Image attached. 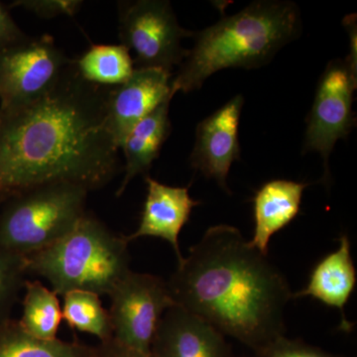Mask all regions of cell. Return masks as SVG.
Instances as JSON below:
<instances>
[{
	"label": "cell",
	"instance_id": "6da1fadb",
	"mask_svg": "<svg viewBox=\"0 0 357 357\" xmlns=\"http://www.w3.org/2000/svg\"><path fill=\"white\" fill-rule=\"evenodd\" d=\"M109 89L84 79L72 60L42 98L0 107V204L49 183L89 192L109 184L119 170L105 114Z\"/></svg>",
	"mask_w": 357,
	"mask_h": 357
},
{
	"label": "cell",
	"instance_id": "7a4b0ae2",
	"mask_svg": "<svg viewBox=\"0 0 357 357\" xmlns=\"http://www.w3.org/2000/svg\"><path fill=\"white\" fill-rule=\"evenodd\" d=\"M175 305L260 356L285 335L287 279L236 227L204 232L167 282Z\"/></svg>",
	"mask_w": 357,
	"mask_h": 357
},
{
	"label": "cell",
	"instance_id": "3957f363",
	"mask_svg": "<svg viewBox=\"0 0 357 357\" xmlns=\"http://www.w3.org/2000/svg\"><path fill=\"white\" fill-rule=\"evenodd\" d=\"M301 29L299 7L293 2L263 0L249 4L197 33L194 47L172 77V96L198 91L218 70L266 65L282 47L299 37Z\"/></svg>",
	"mask_w": 357,
	"mask_h": 357
},
{
	"label": "cell",
	"instance_id": "277c9868",
	"mask_svg": "<svg viewBox=\"0 0 357 357\" xmlns=\"http://www.w3.org/2000/svg\"><path fill=\"white\" fill-rule=\"evenodd\" d=\"M128 245L126 236L86 213L64 237L25 256L27 274L48 281L58 296L73 291L109 295L130 271Z\"/></svg>",
	"mask_w": 357,
	"mask_h": 357
},
{
	"label": "cell",
	"instance_id": "5b68a950",
	"mask_svg": "<svg viewBox=\"0 0 357 357\" xmlns=\"http://www.w3.org/2000/svg\"><path fill=\"white\" fill-rule=\"evenodd\" d=\"M89 192L79 185L56 182L7 199L0 204V246L25 257L55 243L86 215Z\"/></svg>",
	"mask_w": 357,
	"mask_h": 357
},
{
	"label": "cell",
	"instance_id": "8992f818",
	"mask_svg": "<svg viewBox=\"0 0 357 357\" xmlns=\"http://www.w3.org/2000/svg\"><path fill=\"white\" fill-rule=\"evenodd\" d=\"M119 22L121 44L135 54V69L172 73L187 56L183 40L194 34L178 24L170 2L165 0L119 2Z\"/></svg>",
	"mask_w": 357,
	"mask_h": 357
},
{
	"label": "cell",
	"instance_id": "52a82bcc",
	"mask_svg": "<svg viewBox=\"0 0 357 357\" xmlns=\"http://www.w3.org/2000/svg\"><path fill=\"white\" fill-rule=\"evenodd\" d=\"M109 296L114 340L134 351L151 354L160 321L175 305L167 282L155 275L130 270Z\"/></svg>",
	"mask_w": 357,
	"mask_h": 357
},
{
	"label": "cell",
	"instance_id": "ba28073f",
	"mask_svg": "<svg viewBox=\"0 0 357 357\" xmlns=\"http://www.w3.org/2000/svg\"><path fill=\"white\" fill-rule=\"evenodd\" d=\"M72 62L50 35L26 37L0 52V107L38 100L57 84Z\"/></svg>",
	"mask_w": 357,
	"mask_h": 357
},
{
	"label": "cell",
	"instance_id": "9c48e42d",
	"mask_svg": "<svg viewBox=\"0 0 357 357\" xmlns=\"http://www.w3.org/2000/svg\"><path fill=\"white\" fill-rule=\"evenodd\" d=\"M356 83L345 62L335 60L326 67L318 84L307 119L303 153L319 152L324 160V180L330 178L328 158L335 143L347 137L356 122L352 93Z\"/></svg>",
	"mask_w": 357,
	"mask_h": 357
},
{
	"label": "cell",
	"instance_id": "30bf717a",
	"mask_svg": "<svg viewBox=\"0 0 357 357\" xmlns=\"http://www.w3.org/2000/svg\"><path fill=\"white\" fill-rule=\"evenodd\" d=\"M243 103V96L237 95L199 122L190 158L195 170L213 178L227 192H230L227 185L230 167L241 158L238 126Z\"/></svg>",
	"mask_w": 357,
	"mask_h": 357
},
{
	"label": "cell",
	"instance_id": "8fae6325",
	"mask_svg": "<svg viewBox=\"0 0 357 357\" xmlns=\"http://www.w3.org/2000/svg\"><path fill=\"white\" fill-rule=\"evenodd\" d=\"M172 73L161 69H135L126 83L110 88L105 105L107 123L121 149L130 129L168 98Z\"/></svg>",
	"mask_w": 357,
	"mask_h": 357
},
{
	"label": "cell",
	"instance_id": "7c38bea8",
	"mask_svg": "<svg viewBox=\"0 0 357 357\" xmlns=\"http://www.w3.org/2000/svg\"><path fill=\"white\" fill-rule=\"evenodd\" d=\"M154 357H230L225 335L183 307H169L155 333Z\"/></svg>",
	"mask_w": 357,
	"mask_h": 357
},
{
	"label": "cell",
	"instance_id": "4fadbf2b",
	"mask_svg": "<svg viewBox=\"0 0 357 357\" xmlns=\"http://www.w3.org/2000/svg\"><path fill=\"white\" fill-rule=\"evenodd\" d=\"M146 199L143 206L139 227L132 234L126 236L129 243L140 237H157L171 244L178 263L184 259L178 246L181 230L189 222L192 208L199 206L189 194V187H173L162 184L145 176Z\"/></svg>",
	"mask_w": 357,
	"mask_h": 357
},
{
	"label": "cell",
	"instance_id": "5bb4252c",
	"mask_svg": "<svg viewBox=\"0 0 357 357\" xmlns=\"http://www.w3.org/2000/svg\"><path fill=\"white\" fill-rule=\"evenodd\" d=\"M337 250L324 257L312 270L306 287L292 294V299L312 297L340 312V328L351 332L354 325L347 321L344 307L356 285V270L351 252V241L344 234Z\"/></svg>",
	"mask_w": 357,
	"mask_h": 357
},
{
	"label": "cell",
	"instance_id": "9a60e30c",
	"mask_svg": "<svg viewBox=\"0 0 357 357\" xmlns=\"http://www.w3.org/2000/svg\"><path fill=\"white\" fill-rule=\"evenodd\" d=\"M307 184L289 180H272L256 192L253 199L255 234L250 243L262 255H268L270 239L300 211L303 192Z\"/></svg>",
	"mask_w": 357,
	"mask_h": 357
},
{
	"label": "cell",
	"instance_id": "2e32d148",
	"mask_svg": "<svg viewBox=\"0 0 357 357\" xmlns=\"http://www.w3.org/2000/svg\"><path fill=\"white\" fill-rule=\"evenodd\" d=\"M171 100L172 98H168L160 103L151 114L136 123L124 138L121 149L126 158V174L117 190V197L122 196L136 176H146L155 160L158 158L162 146L172 130L169 117Z\"/></svg>",
	"mask_w": 357,
	"mask_h": 357
},
{
	"label": "cell",
	"instance_id": "e0dca14e",
	"mask_svg": "<svg viewBox=\"0 0 357 357\" xmlns=\"http://www.w3.org/2000/svg\"><path fill=\"white\" fill-rule=\"evenodd\" d=\"M95 354L96 347L79 342L33 337L15 319L0 321V357H95Z\"/></svg>",
	"mask_w": 357,
	"mask_h": 357
},
{
	"label": "cell",
	"instance_id": "ac0fdd59",
	"mask_svg": "<svg viewBox=\"0 0 357 357\" xmlns=\"http://www.w3.org/2000/svg\"><path fill=\"white\" fill-rule=\"evenodd\" d=\"M74 64L84 79L105 88L126 83L135 70L130 52L122 44L91 45Z\"/></svg>",
	"mask_w": 357,
	"mask_h": 357
},
{
	"label": "cell",
	"instance_id": "d6986e66",
	"mask_svg": "<svg viewBox=\"0 0 357 357\" xmlns=\"http://www.w3.org/2000/svg\"><path fill=\"white\" fill-rule=\"evenodd\" d=\"M22 317L18 323L25 332L40 338H57L63 319L62 306L58 295L39 280L25 282Z\"/></svg>",
	"mask_w": 357,
	"mask_h": 357
},
{
	"label": "cell",
	"instance_id": "ffe728a7",
	"mask_svg": "<svg viewBox=\"0 0 357 357\" xmlns=\"http://www.w3.org/2000/svg\"><path fill=\"white\" fill-rule=\"evenodd\" d=\"M63 297V319L70 328L95 335L102 342L114 338L109 312L103 307L100 296L88 291H73Z\"/></svg>",
	"mask_w": 357,
	"mask_h": 357
},
{
	"label": "cell",
	"instance_id": "44dd1931",
	"mask_svg": "<svg viewBox=\"0 0 357 357\" xmlns=\"http://www.w3.org/2000/svg\"><path fill=\"white\" fill-rule=\"evenodd\" d=\"M24 256L0 246V321L10 318L11 310L27 281Z\"/></svg>",
	"mask_w": 357,
	"mask_h": 357
},
{
	"label": "cell",
	"instance_id": "7402d4cb",
	"mask_svg": "<svg viewBox=\"0 0 357 357\" xmlns=\"http://www.w3.org/2000/svg\"><path fill=\"white\" fill-rule=\"evenodd\" d=\"M82 6L83 1L81 0H20L13 4V6L22 7L44 20L62 15L72 17L76 15Z\"/></svg>",
	"mask_w": 357,
	"mask_h": 357
},
{
	"label": "cell",
	"instance_id": "603a6c76",
	"mask_svg": "<svg viewBox=\"0 0 357 357\" xmlns=\"http://www.w3.org/2000/svg\"><path fill=\"white\" fill-rule=\"evenodd\" d=\"M260 357H338L324 351L319 347L305 344L300 340L281 337L269 345Z\"/></svg>",
	"mask_w": 357,
	"mask_h": 357
},
{
	"label": "cell",
	"instance_id": "cb8c5ba5",
	"mask_svg": "<svg viewBox=\"0 0 357 357\" xmlns=\"http://www.w3.org/2000/svg\"><path fill=\"white\" fill-rule=\"evenodd\" d=\"M24 33L11 17L8 9L0 2V52L26 38Z\"/></svg>",
	"mask_w": 357,
	"mask_h": 357
},
{
	"label": "cell",
	"instance_id": "d4e9b609",
	"mask_svg": "<svg viewBox=\"0 0 357 357\" xmlns=\"http://www.w3.org/2000/svg\"><path fill=\"white\" fill-rule=\"evenodd\" d=\"M95 357H154L151 354H142L129 347H124L116 340H109L102 342L100 347H96Z\"/></svg>",
	"mask_w": 357,
	"mask_h": 357
},
{
	"label": "cell",
	"instance_id": "484cf974",
	"mask_svg": "<svg viewBox=\"0 0 357 357\" xmlns=\"http://www.w3.org/2000/svg\"><path fill=\"white\" fill-rule=\"evenodd\" d=\"M345 27L349 31V37H351V53L349 57L344 61L349 72L352 76L356 77V14L347 16L344 20Z\"/></svg>",
	"mask_w": 357,
	"mask_h": 357
}]
</instances>
